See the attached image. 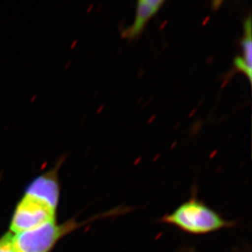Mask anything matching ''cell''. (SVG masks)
Listing matches in <instances>:
<instances>
[{"label": "cell", "mask_w": 252, "mask_h": 252, "mask_svg": "<svg viewBox=\"0 0 252 252\" xmlns=\"http://www.w3.org/2000/svg\"><path fill=\"white\" fill-rule=\"evenodd\" d=\"M161 221L193 235H204L235 225L196 197H191L171 213L165 215Z\"/></svg>", "instance_id": "obj_1"}, {"label": "cell", "mask_w": 252, "mask_h": 252, "mask_svg": "<svg viewBox=\"0 0 252 252\" xmlns=\"http://www.w3.org/2000/svg\"><path fill=\"white\" fill-rule=\"evenodd\" d=\"M77 225L72 222L63 226L57 225L55 220H53L31 230L17 233L12 237L15 252H48L61 237Z\"/></svg>", "instance_id": "obj_2"}, {"label": "cell", "mask_w": 252, "mask_h": 252, "mask_svg": "<svg viewBox=\"0 0 252 252\" xmlns=\"http://www.w3.org/2000/svg\"><path fill=\"white\" fill-rule=\"evenodd\" d=\"M55 211L43 200L26 194L17 206L11 229L19 233L55 220Z\"/></svg>", "instance_id": "obj_3"}, {"label": "cell", "mask_w": 252, "mask_h": 252, "mask_svg": "<svg viewBox=\"0 0 252 252\" xmlns=\"http://www.w3.org/2000/svg\"><path fill=\"white\" fill-rule=\"evenodd\" d=\"M64 159L62 158L55 167L34 179L27 188L26 194L43 200L56 210L59 199V182L57 172Z\"/></svg>", "instance_id": "obj_4"}, {"label": "cell", "mask_w": 252, "mask_h": 252, "mask_svg": "<svg viewBox=\"0 0 252 252\" xmlns=\"http://www.w3.org/2000/svg\"><path fill=\"white\" fill-rule=\"evenodd\" d=\"M164 3L163 0H139L133 23L130 27L123 29L122 38L127 39L129 42L138 38L148 22L157 14Z\"/></svg>", "instance_id": "obj_5"}, {"label": "cell", "mask_w": 252, "mask_h": 252, "mask_svg": "<svg viewBox=\"0 0 252 252\" xmlns=\"http://www.w3.org/2000/svg\"><path fill=\"white\" fill-rule=\"evenodd\" d=\"M243 55L236 57L233 66L236 71L244 74L250 83L252 78V15L243 21V35L241 38Z\"/></svg>", "instance_id": "obj_6"}, {"label": "cell", "mask_w": 252, "mask_h": 252, "mask_svg": "<svg viewBox=\"0 0 252 252\" xmlns=\"http://www.w3.org/2000/svg\"><path fill=\"white\" fill-rule=\"evenodd\" d=\"M0 252H16L12 244V236L7 233L0 239Z\"/></svg>", "instance_id": "obj_7"}]
</instances>
